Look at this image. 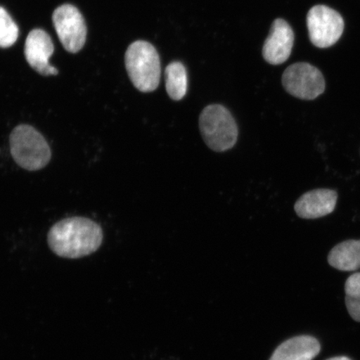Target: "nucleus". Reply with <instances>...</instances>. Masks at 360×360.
<instances>
[{
  "label": "nucleus",
  "mask_w": 360,
  "mask_h": 360,
  "mask_svg": "<svg viewBox=\"0 0 360 360\" xmlns=\"http://www.w3.org/2000/svg\"><path fill=\"white\" fill-rule=\"evenodd\" d=\"M103 241L102 229L91 219L73 217L53 225L48 236L51 249L63 258L79 259L96 252Z\"/></svg>",
  "instance_id": "obj_1"
},
{
  "label": "nucleus",
  "mask_w": 360,
  "mask_h": 360,
  "mask_svg": "<svg viewBox=\"0 0 360 360\" xmlns=\"http://www.w3.org/2000/svg\"><path fill=\"white\" fill-rule=\"evenodd\" d=\"M125 66L134 87L143 93L155 91L161 75L160 58L150 43L139 40L129 45Z\"/></svg>",
  "instance_id": "obj_2"
},
{
  "label": "nucleus",
  "mask_w": 360,
  "mask_h": 360,
  "mask_svg": "<svg viewBox=\"0 0 360 360\" xmlns=\"http://www.w3.org/2000/svg\"><path fill=\"white\" fill-rule=\"evenodd\" d=\"M10 143L12 157L22 169L39 170L51 160V150L46 139L32 126H17L11 134Z\"/></svg>",
  "instance_id": "obj_3"
},
{
  "label": "nucleus",
  "mask_w": 360,
  "mask_h": 360,
  "mask_svg": "<svg viewBox=\"0 0 360 360\" xmlns=\"http://www.w3.org/2000/svg\"><path fill=\"white\" fill-rule=\"evenodd\" d=\"M200 129L210 150L224 152L236 145L238 129L236 121L226 108L210 105L200 115Z\"/></svg>",
  "instance_id": "obj_4"
},
{
  "label": "nucleus",
  "mask_w": 360,
  "mask_h": 360,
  "mask_svg": "<svg viewBox=\"0 0 360 360\" xmlns=\"http://www.w3.org/2000/svg\"><path fill=\"white\" fill-rule=\"evenodd\" d=\"M282 84L291 96L304 101H313L326 90V80L321 72L304 62L288 67L283 72Z\"/></svg>",
  "instance_id": "obj_5"
},
{
  "label": "nucleus",
  "mask_w": 360,
  "mask_h": 360,
  "mask_svg": "<svg viewBox=\"0 0 360 360\" xmlns=\"http://www.w3.org/2000/svg\"><path fill=\"white\" fill-rule=\"evenodd\" d=\"M310 41L318 48L333 46L343 34L345 22L336 11L326 6H315L307 15Z\"/></svg>",
  "instance_id": "obj_6"
},
{
  "label": "nucleus",
  "mask_w": 360,
  "mask_h": 360,
  "mask_svg": "<svg viewBox=\"0 0 360 360\" xmlns=\"http://www.w3.org/2000/svg\"><path fill=\"white\" fill-rule=\"evenodd\" d=\"M53 22L63 46L70 53H77L86 41L87 27L77 8L71 4L58 7Z\"/></svg>",
  "instance_id": "obj_7"
},
{
  "label": "nucleus",
  "mask_w": 360,
  "mask_h": 360,
  "mask_svg": "<svg viewBox=\"0 0 360 360\" xmlns=\"http://www.w3.org/2000/svg\"><path fill=\"white\" fill-rule=\"evenodd\" d=\"M55 46L51 36L43 30L36 29L29 34L26 39L25 55L27 62L44 76L57 75L56 68L49 64V58L53 56Z\"/></svg>",
  "instance_id": "obj_8"
},
{
  "label": "nucleus",
  "mask_w": 360,
  "mask_h": 360,
  "mask_svg": "<svg viewBox=\"0 0 360 360\" xmlns=\"http://www.w3.org/2000/svg\"><path fill=\"white\" fill-rule=\"evenodd\" d=\"M295 34L290 25L283 19L274 21L263 47V56L270 65H278L290 58L294 46Z\"/></svg>",
  "instance_id": "obj_9"
},
{
  "label": "nucleus",
  "mask_w": 360,
  "mask_h": 360,
  "mask_svg": "<svg viewBox=\"0 0 360 360\" xmlns=\"http://www.w3.org/2000/svg\"><path fill=\"white\" fill-rule=\"evenodd\" d=\"M338 193L335 191L314 190L305 193L295 202V210L299 217L312 219L323 217L335 210Z\"/></svg>",
  "instance_id": "obj_10"
},
{
  "label": "nucleus",
  "mask_w": 360,
  "mask_h": 360,
  "mask_svg": "<svg viewBox=\"0 0 360 360\" xmlns=\"http://www.w3.org/2000/svg\"><path fill=\"white\" fill-rule=\"evenodd\" d=\"M321 349V344L315 338L297 336L278 346L269 360H312Z\"/></svg>",
  "instance_id": "obj_11"
},
{
  "label": "nucleus",
  "mask_w": 360,
  "mask_h": 360,
  "mask_svg": "<svg viewBox=\"0 0 360 360\" xmlns=\"http://www.w3.org/2000/svg\"><path fill=\"white\" fill-rule=\"evenodd\" d=\"M332 267L341 271H354L360 269V240H348L333 248L328 256Z\"/></svg>",
  "instance_id": "obj_12"
},
{
  "label": "nucleus",
  "mask_w": 360,
  "mask_h": 360,
  "mask_svg": "<svg viewBox=\"0 0 360 360\" xmlns=\"http://www.w3.org/2000/svg\"><path fill=\"white\" fill-rule=\"evenodd\" d=\"M165 84L171 100L179 101L186 96L188 90V76L182 63L174 61L166 67Z\"/></svg>",
  "instance_id": "obj_13"
},
{
  "label": "nucleus",
  "mask_w": 360,
  "mask_h": 360,
  "mask_svg": "<svg viewBox=\"0 0 360 360\" xmlns=\"http://www.w3.org/2000/svg\"><path fill=\"white\" fill-rule=\"evenodd\" d=\"M345 303L350 316L360 322V273L354 274L345 283Z\"/></svg>",
  "instance_id": "obj_14"
},
{
  "label": "nucleus",
  "mask_w": 360,
  "mask_h": 360,
  "mask_svg": "<svg viewBox=\"0 0 360 360\" xmlns=\"http://www.w3.org/2000/svg\"><path fill=\"white\" fill-rule=\"evenodd\" d=\"M19 37V28L11 16L0 6V48H10Z\"/></svg>",
  "instance_id": "obj_15"
},
{
  "label": "nucleus",
  "mask_w": 360,
  "mask_h": 360,
  "mask_svg": "<svg viewBox=\"0 0 360 360\" xmlns=\"http://www.w3.org/2000/svg\"><path fill=\"white\" fill-rule=\"evenodd\" d=\"M326 360H352V359H350L349 358L345 357V356H340V357L328 359Z\"/></svg>",
  "instance_id": "obj_16"
}]
</instances>
